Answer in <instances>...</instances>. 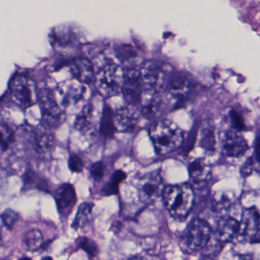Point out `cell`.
Here are the masks:
<instances>
[{
  "instance_id": "1",
  "label": "cell",
  "mask_w": 260,
  "mask_h": 260,
  "mask_svg": "<svg viewBox=\"0 0 260 260\" xmlns=\"http://www.w3.org/2000/svg\"><path fill=\"white\" fill-rule=\"evenodd\" d=\"M150 136L156 151L161 155L175 151L183 141L182 129L169 120H160L154 123L150 129Z\"/></svg>"
},
{
  "instance_id": "2",
  "label": "cell",
  "mask_w": 260,
  "mask_h": 260,
  "mask_svg": "<svg viewBox=\"0 0 260 260\" xmlns=\"http://www.w3.org/2000/svg\"><path fill=\"white\" fill-rule=\"evenodd\" d=\"M162 196L166 209L177 219L186 218L193 208L195 194L190 185L167 186L163 189Z\"/></svg>"
},
{
  "instance_id": "3",
  "label": "cell",
  "mask_w": 260,
  "mask_h": 260,
  "mask_svg": "<svg viewBox=\"0 0 260 260\" xmlns=\"http://www.w3.org/2000/svg\"><path fill=\"white\" fill-rule=\"evenodd\" d=\"M145 95L160 94L166 88L167 67L156 61H147L140 69Z\"/></svg>"
},
{
  "instance_id": "4",
  "label": "cell",
  "mask_w": 260,
  "mask_h": 260,
  "mask_svg": "<svg viewBox=\"0 0 260 260\" xmlns=\"http://www.w3.org/2000/svg\"><path fill=\"white\" fill-rule=\"evenodd\" d=\"M125 73L117 64L107 63L96 76L98 91L105 97L117 95L123 88Z\"/></svg>"
},
{
  "instance_id": "5",
  "label": "cell",
  "mask_w": 260,
  "mask_h": 260,
  "mask_svg": "<svg viewBox=\"0 0 260 260\" xmlns=\"http://www.w3.org/2000/svg\"><path fill=\"white\" fill-rule=\"evenodd\" d=\"M11 94L14 102L23 108L33 106L38 102L37 86L30 76L18 75L12 79L10 85Z\"/></svg>"
},
{
  "instance_id": "6",
  "label": "cell",
  "mask_w": 260,
  "mask_h": 260,
  "mask_svg": "<svg viewBox=\"0 0 260 260\" xmlns=\"http://www.w3.org/2000/svg\"><path fill=\"white\" fill-rule=\"evenodd\" d=\"M212 236L209 223L201 218H195L189 223L182 235V243L187 250L196 251L204 248Z\"/></svg>"
},
{
  "instance_id": "7",
  "label": "cell",
  "mask_w": 260,
  "mask_h": 260,
  "mask_svg": "<svg viewBox=\"0 0 260 260\" xmlns=\"http://www.w3.org/2000/svg\"><path fill=\"white\" fill-rule=\"evenodd\" d=\"M38 100L45 126L50 128L58 127L64 122V114L53 91L49 89L42 90Z\"/></svg>"
},
{
  "instance_id": "8",
  "label": "cell",
  "mask_w": 260,
  "mask_h": 260,
  "mask_svg": "<svg viewBox=\"0 0 260 260\" xmlns=\"http://www.w3.org/2000/svg\"><path fill=\"white\" fill-rule=\"evenodd\" d=\"M140 199L146 203H151L163 195V180L159 171L148 173L141 176L137 183Z\"/></svg>"
},
{
  "instance_id": "9",
  "label": "cell",
  "mask_w": 260,
  "mask_h": 260,
  "mask_svg": "<svg viewBox=\"0 0 260 260\" xmlns=\"http://www.w3.org/2000/svg\"><path fill=\"white\" fill-rule=\"evenodd\" d=\"M122 92L128 105H137L140 102L143 93V84L140 70L131 69L125 73Z\"/></svg>"
},
{
  "instance_id": "10",
  "label": "cell",
  "mask_w": 260,
  "mask_h": 260,
  "mask_svg": "<svg viewBox=\"0 0 260 260\" xmlns=\"http://www.w3.org/2000/svg\"><path fill=\"white\" fill-rule=\"evenodd\" d=\"M239 235L248 242H260V214L256 209H247L243 214Z\"/></svg>"
},
{
  "instance_id": "11",
  "label": "cell",
  "mask_w": 260,
  "mask_h": 260,
  "mask_svg": "<svg viewBox=\"0 0 260 260\" xmlns=\"http://www.w3.org/2000/svg\"><path fill=\"white\" fill-rule=\"evenodd\" d=\"M85 91L83 83L76 79L63 82L57 88L60 104L64 108L76 105L83 99Z\"/></svg>"
},
{
  "instance_id": "12",
  "label": "cell",
  "mask_w": 260,
  "mask_h": 260,
  "mask_svg": "<svg viewBox=\"0 0 260 260\" xmlns=\"http://www.w3.org/2000/svg\"><path fill=\"white\" fill-rule=\"evenodd\" d=\"M139 113L134 105L122 107L114 113V124L116 130L121 133H132L137 127Z\"/></svg>"
},
{
  "instance_id": "13",
  "label": "cell",
  "mask_w": 260,
  "mask_h": 260,
  "mask_svg": "<svg viewBox=\"0 0 260 260\" xmlns=\"http://www.w3.org/2000/svg\"><path fill=\"white\" fill-rule=\"evenodd\" d=\"M247 140L238 133V130H230L224 136L223 151L228 157H240L248 151Z\"/></svg>"
},
{
  "instance_id": "14",
  "label": "cell",
  "mask_w": 260,
  "mask_h": 260,
  "mask_svg": "<svg viewBox=\"0 0 260 260\" xmlns=\"http://www.w3.org/2000/svg\"><path fill=\"white\" fill-rule=\"evenodd\" d=\"M55 200L58 211L63 217H67L76 203V193L73 185L65 183L60 186L55 192Z\"/></svg>"
},
{
  "instance_id": "15",
  "label": "cell",
  "mask_w": 260,
  "mask_h": 260,
  "mask_svg": "<svg viewBox=\"0 0 260 260\" xmlns=\"http://www.w3.org/2000/svg\"><path fill=\"white\" fill-rule=\"evenodd\" d=\"M99 123L98 116L94 106L92 104L84 107L83 109L76 117L74 127L83 134H93Z\"/></svg>"
},
{
  "instance_id": "16",
  "label": "cell",
  "mask_w": 260,
  "mask_h": 260,
  "mask_svg": "<svg viewBox=\"0 0 260 260\" xmlns=\"http://www.w3.org/2000/svg\"><path fill=\"white\" fill-rule=\"evenodd\" d=\"M53 135L47 126H38L32 132V145L38 154L48 153L53 148Z\"/></svg>"
},
{
  "instance_id": "17",
  "label": "cell",
  "mask_w": 260,
  "mask_h": 260,
  "mask_svg": "<svg viewBox=\"0 0 260 260\" xmlns=\"http://www.w3.org/2000/svg\"><path fill=\"white\" fill-rule=\"evenodd\" d=\"M70 72L76 80L82 83L90 84L95 79L93 64L85 58H77L69 63Z\"/></svg>"
},
{
  "instance_id": "18",
  "label": "cell",
  "mask_w": 260,
  "mask_h": 260,
  "mask_svg": "<svg viewBox=\"0 0 260 260\" xmlns=\"http://www.w3.org/2000/svg\"><path fill=\"white\" fill-rule=\"evenodd\" d=\"M239 232L240 223L232 217H225L217 225V239L221 242H229L239 235Z\"/></svg>"
},
{
  "instance_id": "19",
  "label": "cell",
  "mask_w": 260,
  "mask_h": 260,
  "mask_svg": "<svg viewBox=\"0 0 260 260\" xmlns=\"http://www.w3.org/2000/svg\"><path fill=\"white\" fill-rule=\"evenodd\" d=\"M190 87V82L185 75L176 73L169 76L166 88L172 97L180 99L189 93Z\"/></svg>"
},
{
  "instance_id": "20",
  "label": "cell",
  "mask_w": 260,
  "mask_h": 260,
  "mask_svg": "<svg viewBox=\"0 0 260 260\" xmlns=\"http://www.w3.org/2000/svg\"><path fill=\"white\" fill-rule=\"evenodd\" d=\"M148 96L150 97H143V114L148 118H156L160 117L168 107L166 99L161 97L160 94Z\"/></svg>"
},
{
  "instance_id": "21",
  "label": "cell",
  "mask_w": 260,
  "mask_h": 260,
  "mask_svg": "<svg viewBox=\"0 0 260 260\" xmlns=\"http://www.w3.org/2000/svg\"><path fill=\"white\" fill-rule=\"evenodd\" d=\"M189 175L196 183L204 182L210 174V167L203 159H196L189 165Z\"/></svg>"
},
{
  "instance_id": "22",
  "label": "cell",
  "mask_w": 260,
  "mask_h": 260,
  "mask_svg": "<svg viewBox=\"0 0 260 260\" xmlns=\"http://www.w3.org/2000/svg\"><path fill=\"white\" fill-rule=\"evenodd\" d=\"M114 124V114L109 107L106 106L102 114L100 121V132L102 136L105 139H111L115 133Z\"/></svg>"
},
{
  "instance_id": "23",
  "label": "cell",
  "mask_w": 260,
  "mask_h": 260,
  "mask_svg": "<svg viewBox=\"0 0 260 260\" xmlns=\"http://www.w3.org/2000/svg\"><path fill=\"white\" fill-rule=\"evenodd\" d=\"M93 206L94 205L91 203H84L79 206L73 223V228L82 229L91 221Z\"/></svg>"
},
{
  "instance_id": "24",
  "label": "cell",
  "mask_w": 260,
  "mask_h": 260,
  "mask_svg": "<svg viewBox=\"0 0 260 260\" xmlns=\"http://www.w3.org/2000/svg\"><path fill=\"white\" fill-rule=\"evenodd\" d=\"M23 245L28 251H36L42 247L44 238L41 232L36 229L26 232L22 238Z\"/></svg>"
},
{
  "instance_id": "25",
  "label": "cell",
  "mask_w": 260,
  "mask_h": 260,
  "mask_svg": "<svg viewBox=\"0 0 260 260\" xmlns=\"http://www.w3.org/2000/svg\"><path fill=\"white\" fill-rule=\"evenodd\" d=\"M126 178V174L122 171H116L113 173L109 181L105 184L102 189V195L105 197L115 195L119 192V185Z\"/></svg>"
},
{
  "instance_id": "26",
  "label": "cell",
  "mask_w": 260,
  "mask_h": 260,
  "mask_svg": "<svg viewBox=\"0 0 260 260\" xmlns=\"http://www.w3.org/2000/svg\"><path fill=\"white\" fill-rule=\"evenodd\" d=\"M200 144H201V146L207 151H212L215 150L216 139H215L213 130L210 128L203 130Z\"/></svg>"
},
{
  "instance_id": "27",
  "label": "cell",
  "mask_w": 260,
  "mask_h": 260,
  "mask_svg": "<svg viewBox=\"0 0 260 260\" xmlns=\"http://www.w3.org/2000/svg\"><path fill=\"white\" fill-rule=\"evenodd\" d=\"M79 247L87 253L90 259H94L99 255V250L96 243L88 238H82L79 239Z\"/></svg>"
},
{
  "instance_id": "28",
  "label": "cell",
  "mask_w": 260,
  "mask_h": 260,
  "mask_svg": "<svg viewBox=\"0 0 260 260\" xmlns=\"http://www.w3.org/2000/svg\"><path fill=\"white\" fill-rule=\"evenodd\" d=\"M18 220V214L12 209H6L2 214V221L6 229L11 230Z\"/></svg>"
},
{
  "instance_id": "29",
  "label": "cell",
  "mask_w": 260,
  "mask_h": 260,
  "mask_svg": "<svg viewBox=\"0 0 260 260\" xmlns=\"http://www.w3.org/2000/svg\"><path fill=\"white\" fill-rule=\"evenodd\" d=\"M105 167L103 162H96L90 168V174L93 180L100 181L105 174Z\"/></svg>"
},
{
  "instance_id": "30",
  "label": "cell",
  "mask_w": 260,
  "mask_h": 260,
  "mask_svg": "<svg viewBox=\"0 0 260 260\" xmlns=\"http://www.w3.org/2000/svg\"><path fill=\"white\" fill-rule=\"evenodd\" d=\"M69 168L73 173L82 172L83 169V162L77 155H72L68 161Z\"/></svg>"
},
{
  "instance_id": "31",
  "label": "cell",
  "mask_w": 260,
  "mask_h": 260,
  "mask_svg": "<svg viewBox=\"0 0 260 260\" xmlns=\"http://www.w3.org/2000/svg\"><path fill=\"white\" fill-rule=\"evenodd\" d=\"M2 135V148L3 150L6 149L9 147V144L12 142L13 139V133L10 129L6 127L4 129L3 126H2L1 129Z\"/></svg>"
},
{
  "instance_id": "32",
  "label": "cell",
  "mask_w": 260,
  "mask_h": 260,
  "mask_svg": "<svg viewBox=\"0 0 260 260\" xmlns=\"http://www.w3.org/2000/svg\"><path fill=\"white\" fill-rule=\"evenodd\" d=\"M230 117H232V123L235 126V130L241 131V130L244 129L245 124H244V119L236 111H232Z\"/></svg>"
},
{
  "instance_id": "33",
  "label": "cell",
  "mask_w": 260,
  "mask_h": 260,
  "mask_svg": "<svg viewBox=\"0 0 260 260\" xmlns=\"http://www.w3.org/2000/svg\"><path fill=\"white\" fill-rule=\"evenodd\" d=\"M253 159L250 158L247 162H246L245 165H244V167L242 168V170H241V172H242L243 175L245 176V177L250 175V174H251L252 171H253Z\"/></svg>"
},
{
  "instance_id": "34",
  "label": "cell",
  "mask_w": 260,
  "mask_h": 260,
  "mask_svg": "<svg viewBox=\"0 0 260 260\" xmlns=\"http://www.w3.org/2000/svg\"><path fill=\"white\" fill-rule=\"evenodd\" d=\"M256 154L258 160L260 161V137L258 138L256 144Z\"/></svg>"
},
{
  "instance_id": "35",
  "label": "cell",
  "mask_w": 260,
  "mask_h": 260,
  "mask_svg": "<svg viewBox=\"0 0 260 260\" xmlns=\"http://www.w3.org/2000/svg\"><path fill=\"white\" fill-rule=\"evenodd\" d=\"M128 260H147V259L142 256H134V257L131 258V259Z\"/></svg>"
},
{
  "instance_id": "36",
  "label": "cell",
  "mask_w": 260,
  "mask_h": 260,
  "mask_svg": "<svg viewBox=\"0 0 260 260\" xmlns=\"http://www.w3.org/2000/svg\"><path fill=\"white\" fill-rule=\"evenodd\" d=\"M41 260H53L51 257H50V256H45V257L43 258V259H41Z\"/></svg>"
},
{
  "instance_id": "37",
  "label": "cell",
  "mask_w": 260,
  "mask_h": 260,
  "mask_svg": "<svg viewBox=\"0 0 260 260\" xmlns=\"http://www.w3.org/2000/svg\"><path fill=\"white\" fill-rule=\"evenodd\" d=\"M19 260H32V259H30V258L24 257V258H21V259H19Z\"/></svg>"
}]
</instances>
